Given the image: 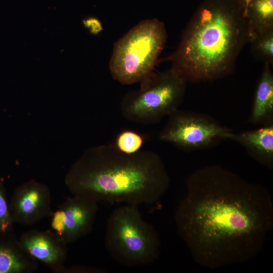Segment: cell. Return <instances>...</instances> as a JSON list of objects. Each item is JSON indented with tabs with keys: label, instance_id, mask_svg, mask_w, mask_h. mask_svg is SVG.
Segmentation results:
<instances>
[{
	"label": "cell",
	"instance_id": "6da1fadb",
	"mask_svg": "<svg viewBox=\"0 0 273 273\" xmlns=\"http://www.w3.org/2000/svg\"><path fill=\"white\" fill-rule=\"evenodd\" d=\"M185 184L174 220L197 263L219 268L250 261L261 251L273 227L266 188L218 165L195 170Z\"/></svg>",
	"mask_w": 273,
	"mask_h": 273
},
{
	"label": "cell",
	"instance_id": "277c9868",
	"mask_svg": "<svg viewBox=\"0 0 273 273\" xmlns=\"http://www.w3.org/2000/svg\"><path fill=\"white\" fill-rule=\"evenodd\" d=\"M167 39L164 24L157 19L141 21L115 43L109 61L112 77L128 85L142 82L153 73Z\"/></svg>",
	"mask_w": 273,
	"mask_h": 273
},
{
	"label": "cell",
	"instance_id": "8992f818",
	"mask_svg": "<svg viewBox=\"0 0 273 273\" xmlns=\"http://www.w3.org/2000/svg\"><path fill=\"white\" fill-rule=\"evenodd\" d=\"M186 82L171 68L153 73L139 89L127 93L121 103L127 120L143 124L159 122L178 109L186 92Z\"/></svg>",
	"mask_w": 273,
	"mask_h": 273
},
{
	"label": "cell",
	"instance_id": "4fadbf2b",
	"mask_svg": "<svg viewBox=\"0 0 273 273\" xmlns=\"http://www.w3.org/2000/svg\"><path fill=\"white\" fill-rule=\"evenodd\" d=\"M269 64L264 63L258 83L249 121L255 125L273 123V74Z\"/></svg>",
	"mask_w": 273,
	"mask_h": 273
},
{
	"label": "cell",
	"instance_id": "52a82bcc",
	"mask_svg": "<svg viewBox=\"0 0 273 273\" xmlns=\"http://www.w3.org/2000/svg\"><path fill=\"white\" fill-rule=\"evenodd\" d=\"M159 138L184 151L209 148L229 140L233 130L204 114L180 111L168 116Z\"/></svg>",
	"mask_w": 273,
	"mask_h": 273
},
{
	"label": "cell",
	"instance_id": "3957f363",
	"mask_svg": "<svg viewBox=\"0 0 273 273\" xmlns=\"http://www.w3.org/2000/svg\"><path fill=\"white\" fill-rule=\"evenodd\" d=\"M243 0H205L195 11L170 56L171 69L186 82L231 74L249 42Z\"/></svg>",
	"mask_w": 273,
	"mask_h": 273
},
{
	"label": "cell",
	"instance_id": "9a60e30c",
	"mask_svg": "<svg viewBox=\"0 0 273 273\" xmlns=\"http://www.w3.org/2000/svg\"><path fill=\"white\" fill-rule=\"evenodd\" d=\"M253 55L264 63H273V29L257 35L250 41Z\"/></svg>",
	"mask_w": 273,
	"mask_h": 273
},
{
	"label": "cell",
	"instance_id": "5b68a950",
	"mask_svg": "<svg viewBox=\"0 0 273 273\" xmlns=\"http://www.w3.org/2000/svg\"><path fill=\"white\" fill-rule=\"evenodd\" d=\"M105 245L113 259L127 267L151 264L160 254L158 233L143 219L135 205L125 204L110 214Z\"/></svg>",
	"mask_w": 273,
	"mask_h": 273
},
{
	"label": "cell",
	"instance_id": "ba28073f",
	"mask_svg": "<svg viewBox=\"0 0 273 273\" xmlns=\"http://www.w3.org/2000/svg\"><path fill=\"white\" fill-rule=\"evenodd\" d=\"M72 195L59 205L50 217L52 230L67 245L92 232L98 209L97 201Z\"/></svg>",
	"mask_w": 273,
	"mask_h": 273
},
{
	"label": "cell",
	"instance_id": "e0dca14e",
	"mask_svg": "<svg viewBox=\"0 0 273 273\" xmlns=\"http://www.w3.org/2000/svg\"><path fill=\"white\" fill-rule=\"evenodd\" d=\"M6 190L3 180L0 178V233L13 230Z\"/></svg>",
	"mask_w": 273,
	"mask_h": 273
},
{
	"label": "cell",
	"instance_id": "30bf717a",
	"mask_svg": "<svg viewBox=\"0 0 273 273\" xmlns=\"http://www.w3.org/2000/svg\"><path fill=\"white\" fill-rule=\"evenodd\" d=\"M20 243L36 261L55 273H62L67 256V244L52 230H30L23 233Z\"/></svg>",
	"mask_w": 273,
	"mask_h": 273
},
{
	"label": "cell",
	"instance_id": "7a4b0ae2",
	"mask_svg": "<svg viewBox=\"0 0 273 273\" xmlns=\"http://www.w3.org/2000/svg\"><path fill=\"white\" fill-rule=\"evenodd\" d=\"M72 194L99 202L138 206L153 204L165 194L170 178L156 152L120 151L114 145L85 149L64 177Z\"/></svg>",
	"mask_w": 273,
	"mask_h": 273
},
{
	"label": "cell",
	"instance_id": "ac0fdd59",
	"mask_svg": "<svg viewBox=\"0 0 273 273\" xmlns=\"http://www.w3.org/2000/svg\"><path fill=\"white\" fill-rule=\"evenodd\" d=\"M104 272L103 270L94 267L84 266H74L65 267L62 273H100Z\"/></svg>",
	"mask_w": 273,
	"mask_h": 273
},
{
	"label": "cell",
	"instance_id": "2e32d148",
	"mask_svg": "<svg viewBox=\"0 0 273 273\" xmlns=\"http://www.w3.org/2000/svg\"><path fill=\"white\" fill-rule=\"evenodd\" d=\"M144 142L143 136L131 130H124L117 136L115 146L121 152L133 154L140 150Z\"/></svg>",
	"mask_w": 273,
	"mask_h": 273
},
{
	"label": "cell",
	"instance_id": "8fae6325",
	"mask_svg": "<svg viewBox=\"0 0 273 273\" xmlns=\"http://www.w3.org/2000/svg\"><path fill=\"white\" fill-rule=\"evenodd\" d=\"M38 261L22 246L13 230L0 233V273H31Z\"/></svg>",
	"mask_w": 273,
	"mask_h": 273
},
{
	"label": "cell",
	"instance_id": "d6986e66",
	"mask_svg": "<svg viewBox=\"0 0 273 273\" xmlns=\"http://www.w3.org/2000/svg\"><path fill=\"white\" fill-rule=\"evenodd\" d=\"M83 24L92 34H97L103 29L101 22L96 18L89 17L83 20Z\"/></svg>",
	"mask_w": 273,
	"mask_h": 273
},
{
	"label": "cell",
	"instance_id": "9c48e42d",
	"mask_svg": "<svg viewBox=\"0 0 273 273\" xmlns=\"http://www.w3.org/2000/svg\"><path fill=\"white\" fill-rule=\"evenodd\" d=\"M9 210L13 223L25 226L50 217L53 210L49 187L34 179L18 186L11 197Z\"/></svg>",
	"mask_w": 273,
	"mask_h": 273
},
{
	"label": "cell",
	"instance_id": "ffe728a7",
	"mask_svg": "<svg viewBox=\"0 0 273 273\" xmlns=\"http://www.w3.org/2000/svg\"><path fill=\"white\" fill-rule=\"evenodd\" d=\"M252 1V0H243V1L244 2V4H245V13H246L247 8V7H248L249 4L250 3V2H251Z\"/></svg>",
	"mask_w": 273,
	"mask_h": 273
},
{
	"label": "cell",
	"instance_id": "5bb4252c",
	"mask_svg": "<svg viewBox=\"0 0 273 273\" xmlns=\"http://www.w3.org/2000/svg\"><path fill=\"white\" fill-rule=\"evenodd\" d=\"M245 17L250 42L255 36L273 29V0H252Z\"/></svg>",
	"mask_w": 273,
	"mask_h": 273
},
{
	"label": "cell",
	"instance_id": "7c38bea8",
	"mask_svg": "<svg viewBox=\"0 0 273 273\" xmlns=\"http://www.w3.org/2000/svg\"><path fill=\"white\" fill-rule=\"evenodd\" d=\"M229 140L242 146L248 153L262 165L273 166V123L262 127L235 133L232 132Z\"/></svg>",
	"mask_w": 273,
	"mask_h": 273
}]
</instances>
